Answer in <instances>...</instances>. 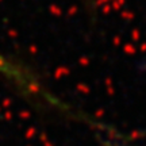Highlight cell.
I'll return each mask as SVG.
<instances>
[{"label":"cell","instance_id":"cell-1","mask_svg":"<svg viewBox=\"0 0 146 146\" xmlns=\"http://www.w3.org/2000/svg\"><path fill=\"white\" fill-rule=\"evenodd\" d=\"M0 76L5 78L8 83L14 84L16 88H19L25 94L38 96L39 99L45 100V102L56 103L52 95L46 94V91L41 85V83L27 69L21 66L15 61L10 60L8 57H5L1 53H0Z\"/></svg>","mask_w":146,"mask_h":146}]
</instances>
